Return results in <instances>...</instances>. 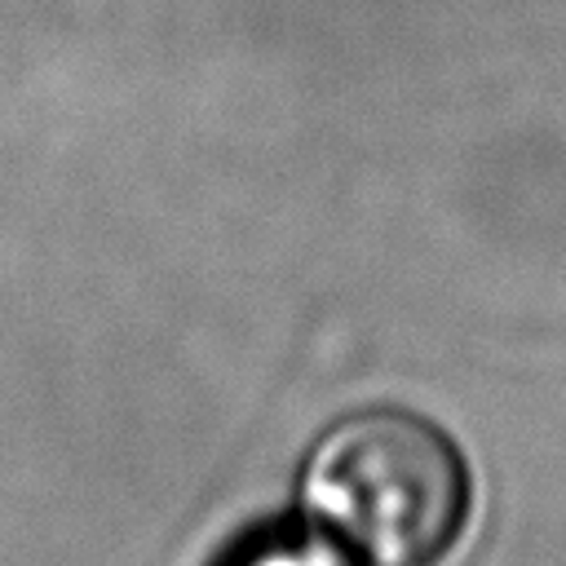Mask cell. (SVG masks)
Wrapping results in <instances>:
<instances>
[{
  "label": "cell",
  "instance_id": "7a4b0ae2",
  "mask_svg": "<svg viewBox=\"0 0 566 566\" xmlns=\"http://www.w3.org/2000/svg\"><path fill=\"white\" fill-rule=\"evenodd\" d=\"M226 566H349L345 553H332L314 535H265L239 548Z\"/></svg>",
  "mask_w": 566,
  "mask_h": 566
},
{
  "label": "cell",
  "instance_id": "6da1fadb",
  "mask_svg": "<svg viewBox=\"0 0 566 566\" xmlns=\"http://www.w3.org/2000/svg\"><path fill=\"white\" fill-rule=\"evenodd\" d=\"M460 447L416 411H358L336 420L305 464L310 513L363 566H433L469 517Z\"/></svg>",
  "mask_w": 566,
  "mask_h": 566
}]
</instances>
